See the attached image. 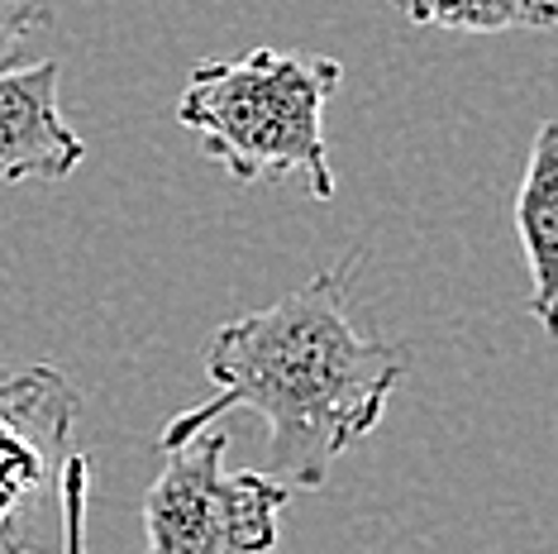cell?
<instances>
[{
    "mask_svg": "<svg viewBox=\"0 0 558 554\" xmlns=\"http://www.w3.org/2000/svg\"><path fill=\"white\" fill-rule=\"evenodd\" d=\"M515 234L530 263V316L558 339V120H544L530 144L515 192Z\"/></svg>",
    "mask_w": 558,
    "mask_h": 554,
    "instance_id": "8992f818",
    "label": "cell"
},
{
    "mask_svg": "<svg viewBox=\"0 0 558 554\" xmlns=\"http://www.w3.org/2000/svg\"><path fill=\"white\" fill-rule=\"evenodd\" d=\"M82 393L53 363L0 369V554H44Z\"/></svg>",
    "mask_w": 558,
    "mask_h": 554,
    "instance_id": "277c9868",
    "label": "cell"
},
{
    "mask_svg": "<svg viewBox=\"0 0 558 554\" xmlns=\"http://www.w3.org/2000/svg\"><path fill=\"white\" fill-rule=\"evenodd\" d=\"M363 249L320 268L296 292L210 335L206 377L215 397L172 416L158 449H172L215 416L253 411L268 421V478L291 493L325 487L335 459L367 439L391 393L411 373V349L377 339L349 311Z\"/></svg>",
    "mask_w": 558,
    "mask_h": 554,
    "instance_id": "6da1fadb",
    "label": "cell"
},
{
    "mask_svg": "<svg viewBox=\"0 0 558 554\" xmlns=\"http://www.w3.org/2000/svg\"><path fill=\"white\" fill-rule=\"evenodd\" d=\"M339 82L344 68L335 58L287 48H253L230 62L206 58L186 77L177 120L234 182L301 178L315 201H335L325 106Z\"/></svg>",
    "mask_w": 558,
    "mask_h": 554,
    "instance_id": "7a4b0ae2",
    "label": "cell"
},
{
    "mask_svg": "<svg viewBox=\"0 0 558 554\" xmlns=\"http://www.w3.org/2000/svg\"><path fill=\"white\" fill-rule=\"evenodd\" d=\"M86 497H92V463H86V455H68L58 478L62 554H86Z\"/></svg>",
    "mask_w": 558,
    "mask_h": 554,
    "instance_id": "ba28073f",
    "label": "cell"
},
{
    "mask_svg": "<svg viewBox=\"0 0 558 554\" xmlns=\"http://www.w3.org/2000/svg\"><path fill=\"white\" fill-rule=\"evenodd\" d=\"M405 24L449 34H511V29H554L558 0H391Z\"/></svg>",
    "mask_w": 558,
    "mask_h": 554,
    "instance_id": "52a82bcc",
    "label": "cell"
},
{
    "mask_svg": "<svg viewBox=\"0 0 558 554\" xmlns=\"http://www.w3.org/2000/svg\"><path fill=\"white\" fill-rule=\"evenodd\" d=\"M53 24V5L48 0H0V72L15 68L24 44L39 29Z\"/></svg>",
    "mask_w": 558,
    "mask_h": 554,
    "instance_id": "9c48e42d",
    "label": "cell"
},
{
    "mask_svg": "<svg viewBox=\"0 0 558 554\" xmlns=\"http://www.w3.org/2000/svg\"><path fill=\"white\" fill-rule=\"evenodd\" d=\"M58 82V58L0 72V182H62L82 168L86 138L62 120Z\"/></svg>",
    "mask_w": 558,
    "mask_h": 554,
    "instance_id": "5b68a950",
    "label": "cell"
},
{
    "mask_svg": "<svg viewBox=\"0 0 558 554\" xmlns=\"http://www.w3.org/2000/svg\"><path fill=\"white\" fill-rule=\"evenodd\" d=\"M168 463L144 493V554H272L291 487L268 473L225 469L230 435L206 425L162 449Z\"/></svg>",
    "mask_w": 558,
    "mask_h": 554,
    "instance_id": "3957f363",
    "label": "cell"
}]
</instances>
